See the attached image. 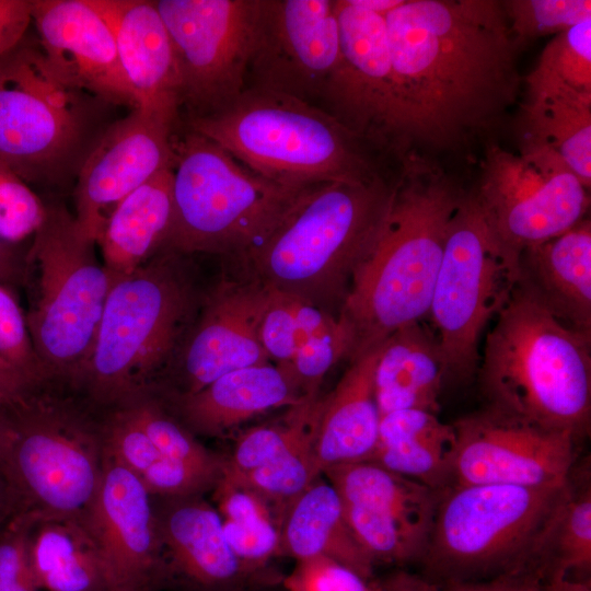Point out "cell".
<instances>
[{"label":"cell","instance_id":"cell-1","mask_svg":"<svg viewBox=\"0 0 591 591\" xmlns=\"http://www.w3.org/2000/svg\"><path fill=\"white\" fill-rule=\"evenodd\" d=\"M385 24L407 158L500 127L522 80L501 1L403 0Z\"/></svg>","mask_w":591,"mask_h":591},{"label":"cell","instance_id":"cell-2","mask_svg":"<svg viewBox=\"0 0 591 591\" xmlns=\"http://www.w3.org/2000/svg\"><path fill=\"white\" fill-rule=\"evenodd\" d=\"M401 164L381 233L338 315L352 333L350 360L428 314L449 222L465 192L429 158Z\"/></svg>","mask_w":591,"mask_h":591},{"label":"cell","instance_id":"cell-3","mask_svg":"<svg viewBox=\"0 0 591 591\" xmlns=\"http://www.w3.org/2000/svg\"><path fill=\"white\" fill-rule=\"evenodd\" d=\"M395 182H328L301 192L256 246L234 259L241 274L338 316L352 278L376 242Z\"/></svg>","mask_w":591,"mask_h":591},{"label":"cell","instance_id":"cell-4","mask_svg":"<svg viewBox=\"0 0 591 591\" xmlns=\"http://www.w3.org/2000/svg\"><path fill=\"white\" fill-rule=\"evenodd\" d=\"M477 373L486 407L586 436L591 419V334L560 322L514 287L487 333Z\"/></svg>","mask_w":591,"mask_h":591},{"label":"cell","instance_id":"cell-5","mask_svg":"<svg viewBox=\"0 0 591 591\" xmlns=\"http://www.w3.org/2000/svg\"><path fill=\"white\" fill-rule=\"evenodd\" d=\"M254 172L303 189L376 175L367 147L333 115L301 100L246 88L223 108L187 119Z\"/></svg>","mask_w":591,"mask_h":591},{"label":"cell","instance_id":"cell-6","mask_svg":"<svg viewBox=\"0 0 591 591\" xmlns=\"http://www.w3.org/2000/svg\"><path fill=\"white\" fill-rule=\"evenodd\" d=\"M189 256L162 250L109 289L91 354L80 372L101 398H128L177 356L204 292Z\"/></svg>","mask_w":591,"mask_h":591},{"label":"cell","instance_id":"cell-7","mask_svg":"<svg viewBox=\"0 0 591 591\" xmlns=\"http://www.w3.org/2000/svg\"><path fill=\"white\" fill-rule=\"evenodd\" d=\"M173 213L161 248L232 260L262 242L303 189L254 172L212 140L173 136Z\"/></svg>","mask_w":591,"mask_h":591},{"label":"cell","instance_id":"cell-8","mask_svg":"<svg viewBox=\"0 0 591 591\" xmlns=\"http://www.w3.org/2000/svg\"><path fill=\"white\" fill-rule=\"evenodd\" d=\"M567 484L452 485L445 489L421 560L427 579L442 584L482 580L535 559Z\"/></svg>","mask_w":591,"mask_h":591},{"label":"cell","instance_id":"cell-9","mask_svg":"<svg viewBox=\"0 0 591 591\" xmlns=\"http://www.w3.org/2000/svg\"><path fill=\"white\" fill-rule=\"evenodd\" d=\"M95 245L65 207H46L25 257L35 274L26 323L46 375H79L93 348L112 287Z\"/></svg>","mask_w":591,"mask_h":591},{"label":"cell","instance_id":"cell-10","mask_svg":"<svg viewBox=\"0 0 591 591\" xmlns=\"http://www.w3.org/2000/svg\"><path fill=\"white\" fill-rule=\"evenodd\" d=\"M517 277L518 263L493 235L473 190H465L449 222L428 311L447 379L465 383L477 373L480 335Z\"/></svg>","mask_w":591,"mask_h":591},{"label":"cell","instance_id":"cell-11","mask_svg":"<svg viewBox=\"0 0 591 591\" xmlns=\"http://www.w3.org/2000/svg\"><path fill=\"white\" fill-rule=\"evenodd\" d=\"M0 422V468L31 515L80 518L92 501L103 471L100 448L78 416L25 397Z\"/></svg>","mask_w":591,"mask_h":591},{"label":"cell","instance_id":"cell-12","mask_svg":"<svg viewBox=\"0 0 591 591\" xmlns=\"http://www.w3.org/2000/svg\"><path fill=\"white\" fill-rule=\"evenodd\" d=\"M493 235L518 263L520 254L586 218L588 188L549 149L520 143L519 153L486 146L472 189Z\"/></svg>","mask_w":591,"mask_h":591},{"label":"cell","instance_id":"cell-13","mask_svg":"<svg viewBox=\"0 0 591 591\" xmlns=\"http://www.w3.org/2000/svg\"><path fill=\"white\" fill-rule=\"evenodd\" d=\"M83 91L42 48L0 57V159L22 178L47 173L74 150L83 130Z\"/></svg>","mask_w":591,"mask_h":591},{"label":"cell","instance_id":"cell-14","mask_svg":"<svg viewBox=\"0 0 591 591\" xmlns=\"http://www.w3.org/2000/svg\"><path fill=\"white\" fill-rule=\"evenodd\" d=\"M259 0H159L178 74L179 108L212 114L246 89Z\"/></svg>","mask_w":591,"mask_h":591},{"label":"cell","instance_id":"cell-15","mask_svg":"<svg viewBox=\"0 0 591 591\" xmlns=\"http://www.w3.org/2000/svg\"><path fill=\"white\" fill-rule=\"evenodd\" d=\"M339 58L322 107L366 147L407 158L385 15L334 0Z\"/></svg>","mask_w":591,"mask_h":591},{"label":"cell","instance_id":"cell-16","mask_svg":"<svg viewBox=\"0 0 591 591\" xmlns=\"http://www.w3.org/2000/svg\"><path fill=\"white\" fill-rule=\"evenodd\" d=\"M339 58L334 0H259L246 88L322 102Z\"/></svg>","mask_w":591,"mask_h":591},{"label":"cell","instance_id":"cell-17","mask_svg":"<svg viewBox=\"0 0 591 591\" xmlns=\"http://www.w3.org/2000/svg\"><path fill=\"white\" fill-rule=\"evenodd\" d=\"M323 474L339 494L356 540L374 563L422 560L443 491L369 461Z\"/></svg>","mask_w":591,"mask_h":591},{"label":"cell","instance_id":"cell-18","mask_svg":"<svg viewBox=\"0 0 591 591\" xmlns=\"http://www.w3.org/2000/svg\"><path fill=\"white\" fill-rule=\"evenodd\" d=\"M453 485L545 487L568 480L577 439L489 407L453 424Z\"/></svg>","mask_w":591,"mask_h":591},{"label":"cell","instance_id":"cell-19","mask_svg":"<svg viewBox=\"0 0 591 591\" xmlns=\"http://www.w3.org/2000/svg\"><path fill=\"white\" fill-rule=\"evenodd\" d=\"M176 121L137 107L106 129L85 158L74 189L73 217L86 237L96 243L120 200L173 167Z\"/></svg>","mask_w":591,"mask_h":591},{"label":"cell","instance_id":"cell-20","mask_svg":"<svg viewBox=\"0 0 591 591\" xmlns=\"http://www.w3.org/2000/svg\"><path fill=\"white\" fill-rule=\"evenodd\" d=\"M150 497L136 474L105 457L97 490L80 519L100 551L112 591H155L166 581Z\"/></svg>","mask_w":591,"mask_h":591},{"label":"cell","instance_id":"cell-21","mask_svg":"<svg viewBox=\"0 0 591 591\" xmlns=\"http://www.w3.org/2000/svg\"><path fill=\"white\" fill-rule=\"evenodd\" d=\"M240 275L207 291L175 357L182 387L174 392L194 393L228 372L270 362L259 339L270 289Z\"/></svg>","mask_w":591,"mask_h":591},{"label":"cell","instance_id":"cell-22","mask_svg":"<svg viewBox=\"0 0 591 591\" xmlns=\"http://www.w3.org/2000/svg\"><path fill=\"white\" fill-rule=\"evenodd\" d=\"M31 1L39 46L51 66L79 90L137 108L112 31L89 0Z\"/></svg>","mask_w":591,"mask_h":591},{"label":"cell","instance_id":"cell-23","mask_svg":"<svg viewBox=\"0 0 591 591\" xmlns=\"http://www.w3.org/2000/svg\"><path fill=\"white\" fill-rule=\"evenodd\" d=\"M155 513L166 580L193 591H239L253 576L231 549L219 512L197 496L165 497Z\"/></svg>","mask_w":591,"mask_h":591},{"label":"cell","instance_id":"cell-24","mask_svg":"<svg viewBox=\"0 0 591 591\" xmlns=\"http://www.w3.org/2000/svg\"><path fill=\"white\" fill-rule=\"evenodd\" d=\"M105 20L138 107L178 119V74L166 26L154 1L89 0Z\"/></svg>","mask_w":591,"mask_h":591},{"label":"cell","instance_id":"cell-25","mask_svg":"<svg viewBox=\"0 0 591 591\" xmlns=\"http://www.w3.org/2000/svg\"><path fill=\"white\" fill-rule=\"evenodd\" d=\"M305 397L289 366L270 362L228 372L197 392L169 396L185 426L209 436Z\"/></svg>","mask_w":591,"mask_h":591},{"label":"cell","instance_id":"cell-26","mask_svg":"<svg viewBox=\"0 0 591 591\" xmlns=\"http://www.w3.org/2000/svg\"><path fill=\"white\" fill-rule=\"evenodd\" d=\"M517 287L569 327L591 334V223L524 250Z\"/></svg>","mask_w":591,"mask_h":591},{"label":"cell","instance_id":"cell-27","mask_svg":"<svg viewBox=\"0 0 591 591\" xmlns=\"http://www.w3.org/2000/svg\"><path fill=\"white\" fill-rule=\"evenodd\" d=\"M380 346L350 360L332 392L324 395L314 441L317 472L367 461L379 433L380 413L374 395V368Z\"/></svg>","mask_w":591,"mask_h":591},{"label":"cell","instance_id":"cell-28","mask_svg":"<svg viewBox=\"0 0 591 591\" xmlns=\"http://www.w3.org/2000/svg\"><path fill=\"white\" fill-rule=\"evenodd\" d=\"M445 380L436 334L421 321L401 326L381 344L375 362L374 395L380 417L403 409L438 414Z\"/></svg>","mask_w":591,"mask_h":591},{"label":"cell","instance_id":"cell-29","mask_svg":"<svg viewBox=\"0 0 591 591\" xmlns=\"http://www.w3.org/2000/svg\"><path fill=\"white\" fill-rule=\"evenodd\" d=\"M172 213V169L158 173L115 206L96 241L112 285L161 251Z\"/></svg>","mask_w":591,"mask_h":591},{"label":"cell","instance_id":"cell-30","mask_svg":"<svg viewBox=\"0 0 591 591\" xmlns=\"http://www.w3.org/2000/svg\"><path fill=\"white\" fill-rule=\"evenodd\" d=\"M456 433L438 414L420 409L381 416L375 448L367 460L438 491L453 485Z\"/></svg>","mask_w":591,"mask_h":591},{"label":"cell","instance_id":"cell-31","mask_svg":"<svg viewBox=\"0 0 591 591\" xmlns=\"http://www.w3.org/2000/svg\"><path fill=\"white\" fill-rule=\"evenodd\" d=\"M279 555L296 560L327 557L366 580L371 579L375 564L350 530L339 494L321 476L286 511Z\"/></svg>","mask_w":591,"mask_h":591},{"label":"cell","instance_id":"cell-32","mask_svg":"<svg viewBox=\"0 0 591 591\" xmlns=\"http://www.w3.org/2000/svg\"><path fill=\"white\" fill-rule=\"evenodd\" d=\"M30 566L39 590L112 591L100 551L80 518L36 519Z\"/></svg>","mask_w":591,"mask_h":591},{"label":"cell","instance_id":"cell-33","mask_svg":"<svg viewBox=\"0 0 591 591\" xmlns=\"http://www.w3.org/2000/svg\"><path fill=\"white\" fill-rule=\"evenodd\" d=\"M520 143L553 151L586 188L591 186V96L557 88H528Z\"/></svg>","mask_w":591,"mask_h":591},{"label":"cell","instance_id":"cell-34","mask_svg":"<svg viewBox=\"0 0 591 591\" xmlns=\"http://www.w3.org/2000/svg\"><path fill=\"white\" fill-rule=\"evenodd\" d=\"M212 488L225 538L254 576L271 557L279 555L281 525L263 499L221 474Z\"/></svg>","mask_w":591,"mask_h":591},{"label":"cell","instance_id":"cell-35","mask_svg":"<svg viewBox=\"0 0 591 591\" xmlns=\"http://www.w3.org/2000/svg\"><path fill=\"white\" fill-rule=\"evenodd\" d=\"M573 468V467H572ZM572 471V470H571ZM549 577L587 573L591 568V486L589 471L582 477L570 472L567 489L555 510L535 555Z\"/></svg>","mask_w":591,"mask_h":591},{"label":"cell","instance_id":"cell-36","mask_svg":"<svg viewBox=\"0 0 591 591\" xmlns=\"http://www.w3.org/2000/svg\"><path fill=\"white\" fill-rule=\"evenodd\" d=\"M324 395L306 396L288 407L278 422L245 431L229 457L221 459V470L243 473L268 464L301 445L315 441Z\"/></svg>","mask_w":591,"mask_h":591},{"label":"cell","instance_id":"cell-37","mask_svg":"<svg viewBox=\"0 0 591 591\" xmlns=\"http://www.w3.org/2000/svg\"><path fill=\"white\" fill-rule=\"evenodd\" d=\"M337 321L338 316L312 303L270 289L259 325V339L270 361L287 363L308 338L326 331Z\"/></svg>","mask_w":591,"mask_h":591},{"label":"cell","instance_id":"cell-38","mask_svg":"<svg viewBox=\"0 0 591 591\" xmlns=\"http://www.w3.org/2000/svg\"><path fill=\"white\" fill-rule=\"evenodd\" d=\"M220 474L263 499L280 525L291 503L321 476L315 464L314 441L254 470L243 473L220 470Z\"/></svg>","mask_w":591,"mask_h":591},{"label":"cell","instance_id":"cell-39","mask_svg":"<svg viewBox=\"0 0 591 591\" xmlns=\"http://www.w3.org/2000/svg\"><path fill=\"white\" fill-rule=\"evenodd\" d=\"M528 88H557L591 96V19L557 34L524 78Z\"/></svg>","mask_w":591,"mask_h":591},{"label":"cell","instance_id":"cell-40","mask_svg":"<svg viewBox=\"0 0 591 591\" xmlns=\"http://www.w3.org/2000/svg\"><path fill=\"white\" fill-rule=\"evenodd\" d=\"M125 412L162 456L219 472L221 459L210 454L189 432L152 401H134Z\"/></svg>","mask_w":591,"mask_h":591},{"label":"cell","instance_id":"cell-41","mask_svg":"<svg viewBox=\"0 0 591 591\" xmlns=\"http://www.w3.org/2000/svg\"><path fill=\"white\" fill-rule=\"evenodd\" d=\"M510 31L524 49L528 42L557 35L591 19L590 0H503Z\"/></svg>","mask_w":591,"mask_h":591},{"label":"cell","instance_id":"cell-42","mask_svg":"<svg viewBox=\"0 0 591 591\" xmlns=\"http://www.w3.org/2000/svg\"><path fill=\"white\" fill-rule=\"evenodd\" d=\"M354 337L350 327L338 316V321L308 338L287 362L305 396L320 392V385L328 370L340 359L350 358Z\"/></svg>","mask_w":591,"mask_h":591},{"label":"cell","instance_id":"cell-43","mask_svg":"<svg viewBox=\"0 0 591 591\" xmlns=\"http://www.w3.org/2000/svg\"><path fill=\"white\" fill-rule=\"evenodd\" d=\"M45 213L37 195L0 159V240L13 244L34 234Z\"/></svg>","mask_w":591,"mask_h":591},{"label":"cell","instance_id":"cell-44","mask_svg":"<svg viewBox=\"0 0 591 591\" xmlns=\"http://www.w3.org/2000/svg\"><path fill=\"white\" fill-rule=\"evenodd\" d=\"M0 358L33 383L46 376L34 350L26 315L8 286L0 282Z\"/></svg>","mask_w":591,"mask_h":591},{"label":"cell","instance_id":"cell-45","mask_svg":"<svg viewBox=\"0 0 591 591\" xmlns=\"http://www.w3.org/2000/svg\"><path fill=\"white\" fill-rule=\"evenodd\" d=\"M283 587L286 591H382L380 583L366 580L340 563L323 556L297 560L283 579Z\"/></svg>","mask_w":591,"mask_h":591},{"label":"cell","instance_id":"cell-46","mask_svg":"<svg viewBox=\"0 0 591 591\" xmlns=\"http://www.w3.org/2000/svg\"><path fill=\"white\" fill-rule=\"evenodd\" d=\"M103 452L138 477L162 457L125 409L118 412L107 425L103 437Z\"/></svg>","mask_w":591,"mask_h":591},{"label":"cell","instance_id":"cell-47","mask_svg":"<svg viewBox=\"0 0 591 591\" xmlns=\"http://www.w3.org/2000/svg\"><path fill=\"white\" fill-rule=\"evenodd\" d=\"M219 475L220 471H210L162 456L143 472L139 479L151 496L187 497L197 496L201 490L211 488Z\"/></svg>","mask_w":591,"mask_h":591},{"label":"cell","instance_id":"cell-48","mask_svg":"<svg viewBox=\"0 0 591 591\" xmlns=\"http://www.w3.org/2000/svg\"><path fill=\"white\" fill-rule=\"evenodd\" d=\"M548 578L546 567L532 560L487 579L439 586L441 591H545Z\"/></svg>","mask_w":591,"mask_h":591},{"label":"cell","instance_id":"cell-49","mask_svg":"<svg viewBox=\"0 0 591 591\" xmlns=\"http://www.w3.org/2000/svg\"><path fill=\"white\" fill-rule=\"evenodd\" d=\"M32 572L28 533L21 528L0 537V591H7Z\"/></svg>","mask_w":591,"mask_h":591},{"label":"cell","instance_id":"cell-50","mask_svg":"<svg viewBox=\"0 0 591 591\" xmlns=\"http://www.w3.org/2000/svg\"><path fill=\"white\" fill-rule=\"evenodd\" d=\"M31 22V0H0V57L21 43Z\"/></svg>","mask_w":591,"mask_h":591},{"label":"cell","instance_id":"cell-51","mask_svg":"<svg viewBox=\"0 0 591 591\" xmlns=\"http://www.w3.org/2000/svg\"><path fill=\"white\" fill-rule=\"evenodd\" d=\"M33 384L21 371L0 358V415L24 398Z\"/></svg>","mask_w":591,"mask_h":591},{"label":"cell","instance_id":"cell-52","mask_svg":"<svg viewBox=\"0 0 591 591\" xmlns=\"http://www.w3.org/2000/svg\"><path fill=\"white\" fill-rule=\"evenodd\" d=\"M380 586L382 591H441L438 583L407 572H397Z\"/></svg>","mask_w":591,"mask_h":591},{"label":"cell","instance_id":"cell-53","mask_svg":"<svg viewBox=\"0 0 591 591\" xmlns=\"http://www.w3.org/2000/svg\"><path fill=\"white\" fill-rule=\"evenodd\" d=\"M24 268L12 244L0 240V282L10 286L19 281L24 276Z\"/></svg>","mask_w":591,"mask_h":591},{"label":"cell","instance_id":"cell-54","mask_svg":"<svg viewBox=\"0 0 591 591\" xmlns=\"http://www.w3.org/2000/svg\"><path fill=\"white\" fill-rule=\"evenodd\" d=\"M545 591H591L590 579L553 573L545 584Z\"/></svg>","mask_w":591,"mask_h":591},{"label":"cell","instance_id":"cell-55","mask_svg":"<svg viewBox=\"0 0 591 591\" xmlns=\"http://www.w3.org/2000/svg\"><path fill=\"white\" fill-rule=\"evenodd\" d=\"M355 1L360 7L369 11L382 14V15L387 14L390 11H392L393 9H395L397 5H399L403 2V0H355Z\"/></svg>","mask_w":591,"mask_h":591},{"label":"cell","instance_id":"cell-56","mask_svg":"<svg viewBox=\"0 0 591 591\" xmlns=\"http://www.w3.org/2000/svg\"><path fill=\"white\" fill-rule=\"evenodd\" d=\"M5 496H7V491L4 490V488L2 487L0 483V515L3 512Z\"/></svg>","mask_w":591,"mask_h":591},{"label":"cell","instance_id":"cell-57","mask_svg":"<svg viewBox=\"0 0 591 591\" xmlns=\"http://www.w3.org/2000/svg\"><path fill=\"white\" fill-rule=\"evenodd\" d=\"M239 591H244V589H241V590H239Z\"/></svg>","mask_w":591,"mask_h":591}]
</instances>
